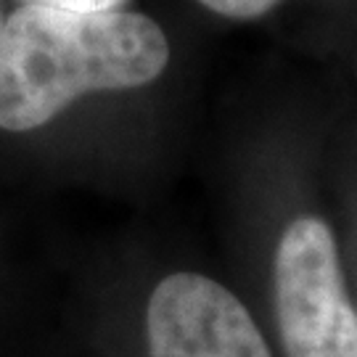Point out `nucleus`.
<instances>
[{"mask_svg":"<svg viewBox=\"0 0 357 357\" xmlns=\"http://www.w3.org/2000/svg\"><path fill=\"white\" fill-rule=\"evenodd\" d=\"M167 61L169 43L149 16L26 3L0 35V130L43 128L93 90L149 85Z\"/></svg>","mask_w":357,"mask_h":357,"instance_id":"1","label":"nucleus"},{"mask_svg":"<svg viewBox=\"0 0 357 357\" xmlns=\"http://www.w3.org/2000/svg\"><path fill=\"white\" fill-rule=\"evenodd\" d=\"M275 310L286 357H357V312L320 217L289 222L275 249Z\"/></svg>","mask_w":357,"mask_h":357,"instance_id":"2","label":"nucleus"},{"mask_svg":"<svg viewBox=\"0 0 357 357\" xmlns=\"http://www.w3.org/2000/svg\"><path fill=\"white\" fill-rule=\"evenodd\" d=\"M149 357H270L246 307L212 278L175 273L146 307Z\"/></svg>","mask_w":357,"mask_h":357,"instance_id":"3","label":"nucleus"},{"mask_svg":"<svg viewBox=\"0 0 357 357\" xmlns=\"http://www.w3.org/2000/svg\"><path fill=\"white\" fill-rule=\"evenodd\" d=\"M199 3L228 19H257L273 11L281 0H199Z\"/></svg>","mask_w":357,"mask_h":357,"instance_id":"4","label":"nucleus"},{"mask_svg":"<svg viewBox=\"0 0 357 357\" xmlns=\"http://www.w3.org/2000/svg\"><path fill=\"white\" fill-rule=\"evenodd\" d=\"M32 6H48V8H61V11L75 13H96V11H116L122 0H26Z\"/></svg>","mask_w":357,"mask_h":357,"instance_id":"5","label":"nucleus"},{"mask_svg":"<svg viewBox=\"0 0 357 357\" xmlns=\"http://www.w3.org/2000/svg\"><path fill=\"white\" fill-rule=\"evenodd\" d=\"M0 35H3V22H0Z\"/></svg>","mask_w":357,"mask_h":357,"instance_id":"6","label":"nucleus"}]
</instances>
